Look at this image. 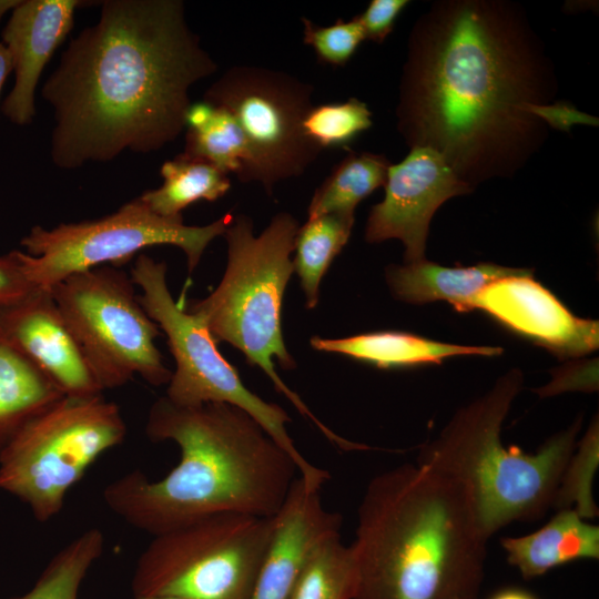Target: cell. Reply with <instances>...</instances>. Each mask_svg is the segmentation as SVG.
Instances as JSON below:
<instances>
[{"mask_svg": "<svg viewBox=\"0 0 599 599\" xmlns=\"http://www.w3.org/2000/svg\"><path fill=\"white\" fill-rule=\"evenodd\" d=\"M552 74L514 7L490 1L436 4L412 32L397 106L412 146L439 153L471 189L512 173L539 145Z\"/></svg>", "mask_w": 599, "mask_h": 599, "instance_id": "cell-1", "label": "cell"}, {"mask_svg": "<svg viewBox=\"0 0 599 599\" xmlns=\"http://www.w3.org/2000/svg\"><path fill=\"white\" fill-rule=\"evenodd\" d=\"M216 70L182 1H103L42 88L54 110V164L72 170L160 150L185 129L191 87Z\"/></svg>", "mask_w": 599, "mask_h": 599, "instance_id": "cell-2", "label": "cell"}, {"mask_svg": "<svg viewBox=\"0 0 599 599\" xmlns=\"http://www.w3.org/2000/svg\"><path fill=\"white\" fill-rule=\"evenodd\" d=\"M145 434L154 443L174 441L179 464L155 481L134 469L106 485L102 497L152 536L223 511L274 517L297 477L288 454L230 404L180 406L163 396L150 408Z\"/></svg>", "mask_w": 599, "mask_h": 599, "instance_id": "cell-3", "label": "cell"}, {"mask_svg": "<svg viewBox=\"0 0 599 599\" xmlns=\"http://www.w3.org/2000/svg\"><path fill=\"white\" fill-rule=\"evenodd\" d=\"M487 542L456 478L418 463L386 469L357 509L353 599H477Z\"/></svg>", "mask_w": 599, "mask_h": 599, "instance_id": "cell-4", "label": "cell"}, {"mask_svg": "<svg viewBox=\"0 0 599 599\" xmlns=\"http://www.w3.org/2000/svg\"><path fill=\"white\" fill-rule=\"evenodd\" d=\"M522 384V373L510 369L488 392L458 409L433 440L418 447V464L444 471L466 487L488 539L511 522L537 520L552 508L581 428L578 417L535 453L505 447L501 426Z\"/></svg>", "mask_w": 599, "mask_h": 599, "instance_id": "cell-5", "label": "cell"}, {"mask_svg": "<svg viewBox=\"0 0 599 599\" xmlns=\"http://www.w3.org/2000/svg\"><path fill=\"white\" fill-rule=\"evenodd\" d=\"M298 223L286 212L276 214L258 235L246 215L234 216L223 236L227 243V264L219 286L186 309L200 317L213 338L241 351L251 365L258 366L294 407L309 419L337 448L351 451L357 443L348 440L322 423L280 377L295 368L282 333L285 288L294 273V252Z\"/></svg>", "mask_w": 599, "mask_h": 599, "instance_id": "cell-6", "label": "cell"}, {"mask_svg": "<svg viewBox=\"0 0 599 599\" xmlns=\"http://www.w3.org/2000/svg\"><path fill=\"white\" fill-rule=\"evenodd\" d=\"M125 435L120 407L102 394L63 396L0 448V489L45 522L61 511L68 491L90 466Z\"/></svg>", "mask_w": 599, "mask_h": 599, "instance_id": "cell-7", "label": "cell"}, {"mask_svg": "<svg viewBox=\"0 0 599 599\" xmlns=\"http://www.w3.org/2000/svg\"><path fill=\"white\" fill-rule=\"evenodd\" d=\"M273 525L223 511L153 536L135 564L134 599H250Z\"/></svg>", "mask_w": 599, "mask_h": 599, "instance_id": "cell-8", "label": "cell"}, {"mask_svg": "<svg viewBox=\"0 0 599 599\" xmlns=\"http://www.w3.org/2000/svg\"><path fill=\"white\" fill-rule=\"evenodd\" d=\"M130 275L142 290L138 295L141 305L166 335L175 359L165 397L180 406L225 403L243 409L288 454L305 484L322 488L329 474L298 450L286 428L291 420L286 410L250 390L236 368L222 356L203 321L173 300L166 264L140 254Z\"/></svg>", "mask_w": 599, "mask_h": 599, "instance_id": "cell-9", "label": "cell"}, {"mask_svg": "<svg viewBox=\"0 0 599 599\" xmlns=\"http://www.w3.org/2000/svg\"><path fill=\"white\" fill-rule=\"evenodd\" d=\"M233 217L226 213L204 226L186 225L182 215H158L138 197L101 219L50 230L33 226L21 240L26 252L17 250V254L28 281L45 290L75 273L109 263L119 267L141 250L156 245L181 248L192 273L207 245L225 233Z\"/></svg>", "mask_w": 599, "mask_h": 599, "instance_id": "cell-10", "label": "cell"}, {"mask_svg": "<svg viewBox=\"0 0 599 599\" xmlns=\"http://www.w3.org/2000/svg\"><path fill=\"white\" fill-rule=\"evenodd\" d=\"M131 275L114 266L72 274L50 291L100 385L118 388L139 375L152 386L172 372L155 345L161 334L135 294Z\"/></svg>", "mask_w": 599, "mask_h": 599, "instance_id": "cell-11", "label": "cell"}, {"mask_svg": "<svg viewBox=\"0 0 599 599\" xmlns=\"http://www.w3.org/2000/svg\"><path fill=\"white\" fill-rule=\"evenodd\" d=\"M313 87L283 71L256 65L227 69L204 94L238 123L248 144V163L238 177L257 182L267 194L276 183L303 174L322 152L303 133Z\"/></svg>", "mask_w": 599, "mask_h": 599, "instance_id": "cell-12", "label": "cell"}, {"mask_svg": "<svg viewBox=\"0 0 599 599\" xmlns=\"http://www.w3.org/2000/svg\"><path fill=\"white\" fill-rule=\"evenodd\" d=\"M384 187V200L368 215L365 238L402 241L406 263L425 260L429 223L438 207L473 190L439 153L425 146L412 148L400 163L390 164Z\"/></svg>", "mask_w": 599, "mask_h": 599, "instance_id": "cell-13", "label": "cell"}, {"mask_svg": "<svg viewBox=\"0 0 599 599\" xmlns=\"http://www.w3.org/2000/svg\"><path fill=\"white\" fill-rule=\"evenodd\" d=\"M470 309H480L510 331L558 357H579L598 348L597 321L573 315L532 271L509 276L483 288Z\"/></svg>", "mask_w": 599, "mask_h": 599, "instance_id": "cell-14", "label": "cell"}, {"mask_svg": "<svg viewBox=\"0 0 599 599\" xmlns=\"http://www.w3.org/2000/svg\"><path fill=\"white\" fill-rule=\"evenodd\" d=\"M0 338L24 355L65 396L103 392L50 290L35 288L0 309Z\"/></svg>", "mask_w": 599, "mask_h": 599, "instance_id": "cell-15", "label": "cell"}, {"mask_svg": "<svg viewBox=\"0 0 599 599\" xmlns=\"http://www.w3.org/2000/svg\"><path fill=\"white\" fill-rule=\"evenodd\" d=\"M339 512L324 507L321 489L296 477L274 516L273 532L250 599H290L297 575L311 550L341 531Z\"/></svg>", "mask_w": 599, "mask_h": 599, "instance_id": "cell-16", "label": "cell"}, {"mask_svg": "<svg viewBox=\"0 0 599 599\" xmlns=\"http://www.w3.org/2000/svg\"><path fill=\"white\" fill-rule=\"evenodd\" d=\"M78 0L21 1L2 31L13 64L14 84L2 112L18 125L32 121L39 78L73 26Z\"/></svg>", "mask_w": 599, "mask_h": 599, "instance_id": "cell-17", "label": "cell"}, {"mask_svg": "<svg viewBox=\"0 0 599 599\" xmlns=\"http://www.w3.org/2000/svg\"><path fill=\"white\" fill-rule=\"evenodd\" d=\"M500 545L508 564L530 580L572 561L598 560L599 526L573 509H559L539 529L525 536L502 537Z\"/></svg>", "mask_w": 599, "mask_h": 599, "instance_id": "cell-18", "label": "cell"}, {"mask_svg": "<svg viewBox=\"0 0 599 599\" xmlns=\"http://www.w3.org/2000/svg\"><path fill=\"white\" fill-rule=\"evenodd\" d=\"M526 271L493 263L447 267L423 260L390 265L386 271V281L393 295L406 303L446 301L458 312H469L473 298L483 288Z\"/></svg>", "mask_w": 599, "mask_h": 599, "instance_id": "cell-19", "label": "cell"}, {"mask_svg": "<svg viewBox=\"0 0 599 599\" xmlns=\"http://www.w3.org/2000/svg\"><path fill=\"white\" fill-rule=\"evenodd\" d=\"M309 343L316 351L346 355L383 369L440 364L451 356H496L502 353L500 347L449 344L394 331L364 333L344 338L313 336Z\"/></svg>", "mask_w": 599, "mask_h": 599, "instance_id": "cell-20", "label": "cell"}, {"mask_svg": "<svg viewBox=\"0 0 599 599\" xmlns=\"http://www.w3.org/2000/svg\"><path fill=\"white\" fill-rule=\"evenodd\" d=\"M63 396L24 355L0 338V448Z\"/></svg>", "mask_w": 599, "mask_h": 599, "instance_id": "cell-21", "label": "cell"}, {"mask_svg": "<svg viewBox=\"0 0 599 599\" xmlns=\"http://www.w3.org/2000/svg\"><path fill=\"white\" fill-rule=\"evenodd\" d=\"M185 129L183 154L204 160L226 174L242 175L250 159L248 144L227 110L204 100L191 103Z\"/></svg>", "mask_w": 599, "mask_h": 599, "instance_id": "cell-22", "label": "cell"}, {"mask_svg": "<svg viewBox=\"0 0 599 599\" xmlns=\"http://www.w3.org/2000/svg\"><path fill=\"white\" fill-rule=\"evenodd\" d=\"M163 184L139 196L158 215L174 217L190 204L201 200L214 202L231 189L226 173L213 164L179 154L160 170Z\"/></svg>", "mask_w": 599, "mask_h": 599, "instance_id": "cell-23", "label": "cell"}, {"mask_svg": "<svg viewBox=\"0 0 599 599\" xmlns=\"http://www.w3.org/2000/svg\"><path fill=\"white\" fill-rule=\"evenodd\" d=\"M389 166L382 154L349 153L316 189L307 209L308 219L332 213L354 215L361 201L385 185Z\"/></svg>", "mask_w": 599, "mask_h": 599, "instance_id": "cell-24", "label": "cell"}, {"mask_svg": "<svg viewBox=\"0 0 599 599\" xmlns=\"http://www.w3.org/2000/svg\"><path fill=\"white\" fill-rule=\"evenodd\" d=\"M354 221V215L332 213L307 219L298 227L293 265L307 308L312 309L318 304L322 277L348 242Z\"/></svg>", "mask_w": 599, "mask_h": 599, "instance_id": "cell-25", "label": "cell"}, {"mask_svg": "<svg viewBox=\"0 0 599 599\" xmlns=\"http://www.w3.org/2000/svg\"><path fill=\"white\" fill-rule=\"evenodd\" d=\"M356 587V556L338 532L323 539L307 555L290 599H353Z\"/></svg>", "mask_w": 599, "mask_h": 599, "instance_id": "cell-26", "label": "cell"}, {"mask_svg": "<svg viewBox=\"0 0 599 599\" xmlns=\"http://www.w3.org/2000/svg\"><path fill=\"white\" fill-rule=\"evenodd\" d=\"M104 541L98 528L81 532L50 559L29 591L10 599H78L82 581L103 552Z\"/></svg>", "mask_w": 599, "mask_h": 599, "instance_id": "cell-27", "label": "cell"}, {"mask_svg": "<svg viewBox=\"0 0 599 599\" xmlns=\"http://www.w3.org/2000/svg\"><path fill=\"white\" fill-rule=\"evenodd\" d=\"M599 465V423L593 417L587 432L577 441L554 499L552 508L573 509L581 518L598 517L599 509L592 494L595 474Z\"/></svg>", "mask_w": 599, "mask_h": 599, "instance_id": "cell-28", "label": "cell"}, {"mask_svg": "<svg viewBox=\"0 0 599 599\" xmlns=\"http://www.w3.org/2000/svg\"><path fill=\"white\" fill-rule=\"evenodd\" d=\"M370 126L372 113L356 98L312 105L302 121L304 135L322 151L343 148Z\"/></svg>", "mask_w": 599, "mask_h": 599, "instance_id": "cell-29", "label": "cell"}, {"mask_svg": "<svg viewBox=\"0 0 599 599\" xmlns=\"http://www.w3.org/2000/svg\"><path fill=\"white\" fill-rule=\"evenodd\" d=\"M302 22L304 43L313 48L321 62L334 67L345 65L365 40L356 17L349 21L338 19L328 27H319L306 18Z\"/></svg>", "mask_w": 599, "mask_h": 599, "instance_id": "cell-30", "label": "cell"}, {"mask_svg": "<svg viewBox=\"0 0 599 599\" xmlns=\"http://www.w3.org/2000/svg\"><path fill=\"white\" fill-rule=\"evenodd\" d=\"M598 390L597 362L568 363L552 372V379L535 389L540 397L555 396L565 392Z\"/></svg>", "mask_w": 599, "mask_h": 599, "instance_id": "cell-31", "label": "cell"}, {"mask_svg": "<svg viewBox=\"0 0 599 599\" xmlns=\"http://www.w3.org/2000/svg\"><path fill=\"white\" fill-rule=\"evenodd\" d=\"M408 4L406 0H372L366 10L357 16L365 40L382 43L392 32L402 10Z\"/></svg>", "mask_w": 599, "mask_h": 599, "instance_id": "cell-32", "label": "cell"}, {"mask_svg": "<svg viewBox=\"0 0 599 599\" xmlns=\"http://www.w3.org/2000/svg\"><path fill=\"white\" fill-rule=\"evenodd\" d=\"M34 290L23 273L17 250L0 255V309L20 302Z\"/></svg>", "mask_w": 599, "mask_h": 599, "instance_id": "cell-33", "label": "cell"}, {"mask_svg": "<svg viewBox=\"0 0 599 599\" xmlns=\"http://www.w3.org/2000/svg\"><path fill=\"white\" fill-rule=\"evenodd\" d=\"M531 112L544 122L546 121L561 130H568L573 123L595 124L593 118L570 108L566 103L532 105Z\"/></svg>", "mask_w": 599, "mask_h": 599, "instance_id": "cell-34", "label": "cell"}, {"mask_svg": "<svg viewBox=\"0 0 599 599\" xmlns=\"http://www.w3.org/2000/svg\"><path fill=\"white\" fill-rule=\"evenodd\" d=\"M488 599H539L532 592L519 587H504L495 591Z\"/></svg>", "mask_w": 599, "mask_h": 599, "instance_id": "cell-35", "label": "cell"}, {"mask_svg": "<svg viewBox=\"0 0 599 599\" xmlns=\"http://www.w3.org/2000/svg\"><path fill=\"white\" fill-rule=\"evenodd\" d=\"M11 71H13L11 55L7 47L2 42H0V94L3 84Z\"/></svg>", "mask_w": 599, "mask_h": 599, "instance_id": "cell-36", "label": "cell"}, {"mask_svg": "<svg viewBox=\"0 0 599 599\" xmlns=\"http://www.w3.org/2000/svg\"><path fill=\"white\" fill-rule=\"evenodd\" d=\"M20 2L16 0H0V20L6 12L13 10Z\"/></svg>", "mask_w": 599, "mask_h": 599, "instance_id": "cell-37", "label": "cell"}, {"mask_svg": "<svg viewBox=\"0 0 599 599\" xmlns=\"http://www.w3.org/2000/svg\"><path fill=\"white\" fill-rule=\"evenodd\" d=\"M139 599H176V598H170V597H152V598H139Z\"/></svg>", "mask_w": 599, "mask_h": 599, "instance_id": "cell-38", "label": "cell"}]
</instances>
